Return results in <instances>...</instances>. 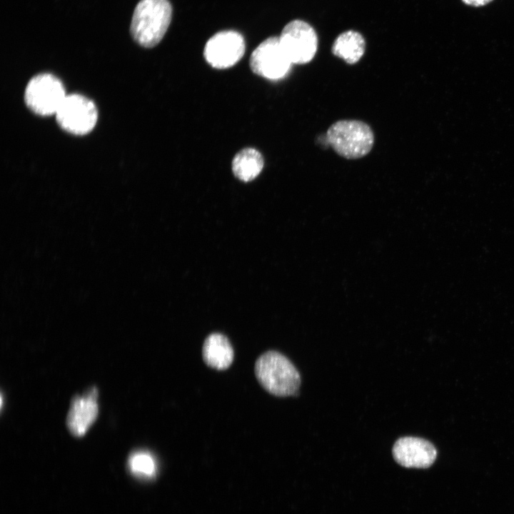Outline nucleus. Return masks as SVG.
Returning a JSON list of instances; mask_svg holds the SVG:
<instances>
[{
    "mask_svg": "<svg viewBox=\"0 0 514 514\" xmlns=\"http://www.w3.org/2000/svg\"><path fill=\"white\" fill-rule=\"evenodd\" d=\"M254 372L261 386L269 393L279 397L297 393L301 376L290 360L276 351H268L256 360Z\"/></svg>",
    "mask_w": 514,
    "mask_h": 514,
    "instance_id": "nucleus-1",
    "label": "nucleus"
},
{
    "mask_svg": "<svg viewBox=\"0 0 514 514\" xmlns=\"http://www.w3.org/2000/svg\"><path fill=\"white\" fill-rule=\"evenodd\" d=\"M171 16L172 6L168 0H141L133 14L131 35L140 46L154 47L164 36Z\"/></svg>",
    "mask_w": 514,
    "mask_h": 514,
    "instance_id": "nucleus-2",
    "label": "nucleus"
},
{
    "mask_svg": "<svg viewBox=\"0 0 514 514\" xmlns=\"http://www.w3.org/2000/svg\"><path fill=\"white\" fill-rule=\"evenodd\" d=\"M326 139L339 156L357 159L366 156L374 143V133L370 126L359 120H339L331 125Z\"/></svg>",
    "mask_w": 514,
    "mask_h": 514,
    "instance_id": "nucleus-3",
    "label": "nucleus"
},
{
    "mask_svg": "<svg viewBox=\"0 0 514 514\" xmlns=\"http://www.w3.org/2000/svg\"><path fill=\"white\" fill-rule=\"evenodd\" d=\"M63 83L51 74H40L30 79L24 91L27 107L36 114H56L66 98Z\"/></svg>",
    "mask_w": 514,
    "mask_h": 514,
    "instance_id": "nucleus-4",
    "label": "nucleus"
},
{
    "mask_svg": "<svg viewBox=\"0 0 514 514\" xmlns=\"http://www.w3.org/2000/svg\"><path fill=\"white\" fill-rule=\"evenodd\" d=\"M55 115L59 126L74 135L87 134L94 128L98 119L94 103L78 94L66 95Z\"/></svg>",
    "mask_w": 514,
    "mask_h": 514,
    "instance_id": "nucleus-5",
    "label": "nucleus"
},
{
    "mask_svg": "<svg viewBox=\"0 0 514 514\" xmlns=\"http://www.w3.org/2000/svg\"><path fill=\"white\" fill-rule=\"evenodd\" d=\"M278 38L292 64H308L316 54L318 37L313 28L306 21L298 19L290 21Z\"/></svg>",
    "mask_w": 514,
    "mask_h": 514,
    "instance_id": "nucleus-6",
    "label": "nucleus"
},
{
    "mask_svg": "<svg viewBox=\"0 0 514 514\" xmlns=\"http://www.w3.org/2000/svg\"><path fill=\"white\" fill-rule=\"evenodd\" d=\"M249 64L254 74L267 79L278 80L289 72L292 63L282 48L279 38L271 36L253 50Z\"/></svg>",
    "mask_w": 514,
    "mask_h": 514,
    "instance_id": "nucleus-7",
    "label": "nucleus"
},
{
    "mask_svg": "<svg viewBox=\"0 0 514 514\" xmlns=\"http://www.w3.org/2000/svg\"><path fill=\"white\" fill-rule=\"evenodd\" d=\"M246 44L243 36L233 30L215 34L206 42L203 56L212 67L224 69L237 64L245 53Z\"/></svg>",
    "mask_w": 514,
    "mask_h": 514,
    "instance_id": "nucleus-8",
    "label": "nucleus"
},
{
    "mask_svg": "<svg viewBox=\"0 0 514 514\" xmlns=\"http://www.w3.org/2000/svg\"><path fill=\"white\" fill-rule=\"evenodd\" d=\"M392 453L394 460L405 468H427L437 457V450L430 442L411 436L398 439Z\"/></svg>",
    "mask_w": 514,
    "mask_h": 514,
    "instance_id": "nucleus-9",
    "label": "nucleus"
},
{
    "mask_svg": "<svg viewBox=\"0 0 514 514\" xmlns=\"http://www.w3.org/2000/svg\"><path fill=\"white\" fill-rule=\"evenodd\" d=\"M97 397V389L91 388L83 395L76 396L72 400L66 425L74 436L84 435L96 420L99 412Z\"/></svg>",
    "mask_w": 514,
    "mask_h": 514,
    "instance_id": "nucleus-10",
    "label": "nucleus"
},
{
    "mask_svg": "<svg viewBox=\"0 0 514 514\" xmlns=\"http://www.w3.org/2000/svg\"><path fill=\"white\" fill-rule=\"evenodd\" d=\"M204 363L218 371L227 369L233 363L234 352L228 338L220 333H213L205 339L202 347Z\"/></svg>",
    "mask_w": 514,
    "mask_h": 514,
    "instance_id": "nucleus-11",
    "label": "nucleus"
},
{
    "mask_svg": "<svg viewBox=\"0 0 514 514\" xmlns=\"http://www.w3.org/2000/svg\"><path fill=\"white\" fill-rule=\"evenodd\" d=\"M366 42L363 36L349 30L341 34L334 41L331 51L348 64L357 63L363 56Z\"/></svg>",
    "mask_w": 514,
    "mask_h": 514,
    "instance_id": "nucleus-12",
    "label": "nucleus"
},
{
    "mask_svg": "<svg viewBox=\"0 0 514 514\" xmlns=\"http://www.w3.org/2000/svg\"><path fill=\"white\" fill-rule=\"evenodd\" d=\"M264 165L261 153L253 148L238 152L232 161V171L239 180L248 182L256 178Z\"/></svg>",
    "mask_w": 514,
    "mask_h": 514,
    "instance_id": "nucleus-13",
    "label": "nucleus"
},
{
    "mask_svg": "<svg viewBox=\"0 0 514 514\" xmlns=\"http://www.w3.org/2000/svg\"><path fill=\"white\" fill-rule=\"evenodd\" d=\"M128 465L132 474L141 478H151L156 474L154 458L148 451L138 450L132 453L129 455Z\"/></svg>",
    "mask_w": 514,
    "mask_h": 514,
    "instance_id": "nucleus-14",
    "label": "nucleus"
},
{
    "mask_svg": "<svg viewBox=\"0 0 514 514\" xmlns=\"http://www.w3.org/2000/svg\"><path fill=\"white\" fill-rule=\"evenodd\" d=\"M463 2H464L465 4L474 6H484L493 0H462Z\"/></svg>",
    "mask_w": 514,
    "mask_h": 514,
    "instance_id": "nucleus-15",
    "label": "nucleus"
}]
</instances>
